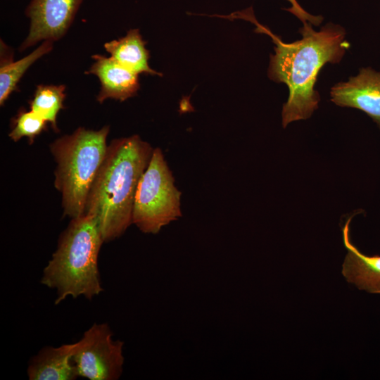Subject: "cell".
Returning a JSON list of instances; mask_svg holds the SVG:
<instances>
[{
  "label": "cell",
  "mask_w": 380,
  "mask_h": 380,
  "mask_svg": "<svg viewBox=\"0 0 380 380\" xmlns=\"http://www.w3.org/2000/svg\"><path fill=\"white\" fill-rule=\"evenodd\" d=\"M231 16L253 23L255 31L269 35L276 45L274 54L270 55L268 77L276 82L284 83L289 90L282 108L283 127L291 122L310 118L320 100L315 89L320 70L327 63H339L350 47L344 29L329 23L315 31L311 23L305 22L299 30L301 39L285 43L256 20L251 8Z\"/></svg>",
  "instance_id": "6da1fadb"
},
{
  "label": "cell",
  "mask_w": 380,
  "mask_h": 380,
  "mask_svg": "<svg viewBox=\"0 0 380 380\" xmlns=\"http://www.w3.org/2000/svg\"><path fill=\"white\" fill-rule=\"evenodd\" d=\"M153 151L137 134L113 139L108 145L84 212L97 220L104 242L120 236L132 224L136 190Z\"/></svg>",
  "instance_id": "7a4b0ae2"
},
{
  "label": "cell",
  "mask_w": 380,
  "mask_h": 380,
  "mask_svg": "<svg viewBox=\"0 0 380 380\" xmlns=\"http://www.w3.org/2000/svg\"><path fill=\"white\" fill-rule=\"evenodd\" d=\"M103 242L94 216L84 213L71 220L41 279L42 284L56 290V305L68 296L91 299L103 291L98 258Z\"/></svg>",
  "instance_id": "3957f363"
},
{
  "label": "cell",
  "mask_w": 380,
  "mask_h": 380,
  "mask_svg": "<svg viewBox=\"0 0 380 380\" xmlns=\"http://www.w3.org/2000/svg\"><path fill=\"white\" fill-rule=\"evenodd\" d=\"M110 128L99 130L79 127L50 146L56 162L54 186L62 196L63 215L71 219L85 212L91 185L107 151Z\"/></svg>",
  "instance_id": "277c9868"
},
{
  "label": "cell",
  "mask_w": 380,
  "mask_h": 380,
  "mask_svg": "<svg viewBox=\"0 0 380 380\" xmlns=\"http://www.w3.org/2000/svg\"><path fill=\"white\" fill-rule=\"evenodd\" d=\"M181 216V192L162 150L156 148L137 185L132 224L142 232L157 234Z\"/></svg>",
  "instance_id": "5b68a950"
},
{
  "label": "cell",
  "mask_w": 380,
  "mask_h": 380,
  "mask_svg": "<svg viewBox=\"0 0 380 380\" xmlns=\"http://www.w3.org/2000/svg\"><path fill=\"white\" fill-rule=\"evenodd\" d=\"M106 324H94L73 343L72 361L79 376L90 380H116L122 372L123 342L113 341Z\"/></svg>",
  "instance_id": "8992f818"
},
{
  "label": "cell",
  "mask_w": 380,
  "mask_h": 380,
  "mask_svg": "<svg viewBox=\"0 0 380 380\" xmlns=\"http://www.w3.org/2000/svg\"><path fill=\"white\" fill-rule=\"evenodd\" d=\"M83 0H31L25 13L30 18L29 33L19 50L40 41L54 42L62 38L72 25Z\"/></svg>",
  "instance_id": "52a82bcc"
},
{
  "label": "cell",
  "mask_w": 380,
  "mask_h": 380,
  "mask_svg": "<svg viewBox=\"0 0 380 380\" xmlns=\"http://www.w3.org/2000/svg\"><path fill=\"white\" fill-rule=\"evenodd\" d=\"M330 95L338 106L365 112L380 128V72L361 68L356 76L331 87Z\"/></svg>",
  "instance_id": "ba28073f"
},
{
  "label": "cell",
  "mask_w": 380,
  "mask_h": 380,
  "mask_svg": "<svg viewBox=\"0 0 380 380\" xmlns=\"http://www.w3.org/2000/svg\"><path fill=\"white\" fill-rule=\"evenodd\" d=\"M94 63L86 74L96 75L101 82L96 97L99 103L108 99L123 101L134 96L139 89V74L124 67L111 57L93 56Z\"/></svg>",
  "instance_id": "9c48e42d"
},
{
  "label": "cell",
  "mask_w": 380,
  "mask_h": 380,
  "mask_svg": "<svg viewBox=\"0 0 380 380\" xmlns=\"http://www.w3.org/2000/svg\"><path fill=\"white\" fill-rule=\"evenodd\" d=\"M351 217L345 223L343 240L348 253L342 265V274L348 282L371 293H380V255L362 253L351 242L349 226Z\"/></svg>",
  "instance_id": "30bf717a"
},
{
  "label": "cell",
  "mask_w": 380,
  "mask_h": 380,
  "mask_svg": "<svg viewBox=\"0 0 380 380\" xmlns=\"http://www.w3.org/2000/svg\"><path fill=\"white\" fill-rule=\"evenodd\" d=\"M73 343L42 348L31 360L27 375L30 380H74L78 376L72 361Z\"/></svg>",
  "instance_id": "8fae6325"
},
{
  "label": "cell",
  "mask_w": 380,
  "mask_h": 380,
  "mask_svg": "<svg viewBox=\"0 0 380 380\" xmlns=\"http://www.w3.org/2000/svg\"><path fill=\"white\" fill-rule=\"evenodd\" d=\"M145 44L139 30L133 29L129 30L125 37L106 42L104 48L111 55V58L137 74L161 76V73L150 68L149 51Z\"/></svg>",
  "instance_id": "7c38bea8"
},
{
  "label": "cell",
  "mask_w": 380,
  "mask_h": 380,
  "mask_svg": "<svg viewBox=\"0 0 380 380\" xmlns=\"http://www.w3.org/2000/svg\"><path fill=\"white\" fill-rule=\"evenodd\" d=\"M53 49V42L46 40L29 55L12 61L1 60L0 68V104L3 106L27 70L39 58L49 53Z\"/></svg>",
  "instance_id": "4fadbf2b"
},
{
  "label": "cell",
  "mask_w": 380,
  "mask_h": 380,
  "mask_svg": "<svg viewBox=\"0 0 380 380\" xmlns=\"http://www.w3.org/2000/svg\"><path fill=\"white\" fill-rule=\"evenodd\" d=\"M65 88V85H39L30 102V110L50 122L54 130H58L56 117L63 108Z\"/></svg>",
  "instance_id": "5bb4252c"
},
{
  "label": "cell",
  "mask_w": 380,
  "mask_h": 380,
  "mask_svg": "<svg viewBox=\"0 0 380 380\" xmlns=\"http://www.w3.org/2000/svg\"><path fill=\"white\" fill-rule=\"evenodd\" d=\"M45 121L32 110L21 111L14 121V125L9 133V137L14 141H18L25 137L32 144L34 138L46 127Z\"/></svg>",
  "instance_id": "9a60e30c"
},
{
  "label": "cell",
  "mask_w": 380,
  "mask_h": 380,
  "mask_svg": "<svg viewBox=\"0 0 380 380\" xmlns=\"http://www.w3.org/2000/svg\"><path fill=\"white\" fill-rule=\"evenodd\" d=\"M291 4V7L286 10L293 14L301 22H308L312 25L318 26L323 20V18L321 15H313L305 11L298 4L296 0H287Z\"/></svg>",
  "instance_id": "2e32d148"
}]
</instances>
